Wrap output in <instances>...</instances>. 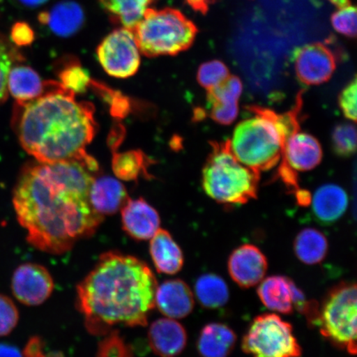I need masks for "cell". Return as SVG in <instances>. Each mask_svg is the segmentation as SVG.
Segmentation results:
<instances>
[{
    "label": "cell",
    "instance_id": "cell-1",
    "mask_svg": "<svg viewBox=\"0 0 357 357\" xmlns=\"http://www.w3.org/2000/svg\"><path fill=\"white\" fill-rule=\"evenodd\" d=\"M93 178L77 160L38 162L24 169L13 202L32 247L59 256L96 234L105 217L89 202Z\"/></svg>",
    "mask_w": 357,
    "mask_h": 357
},
{
    "label": "cell",
    "instance_id": "cell-2",
    "mask_svg": "<svg viewBox=\"0 0 357 357\" xmlns=\"http://www.w3.org/2000/svg\"><path fill=\"white\" fill-rule=\"evenodd\" d=\"M46 83L41 96L16 102L13 126L22 149L38 162L77 160L97 172L99 165L86 153L97 130L93 105L77 101L60 82Z\"/></svg>",
    "mask_w": 357,
    "mask_h": 357
},
{
    "label": "cell",
    "instance_id": "cell-3",
    "mask_svg": "<svg viewBox=\"0 0 357 357\" xmlns=\"http://www.w3.org/2000/svg\"><path fill=\"white\" fill-rule=\"evenodd\" d=\"M158 287L153 271L140 259L118 252L102 254L77 287V306L87 331L105 336L117 325L145 327Z\"/></svg>",
    "mask_w": 357,
    "mask_h": 357
},
{
    "label": "cell",
    "instance_id": "cell-4",
    "mask_svg": "<svg viewBox=\"0 0 357 357\" xmlns=\"http://www.w3.org/2000/svg\"><path fill=\"white\" fill-rule=\"evenodd\" d=\"M250 111L253 115L236 127L229 147L241 163L260 173L280 162L285 140L300 129L298 112L279 114L257 106Z\"/></svg>",
    "mask_w": 357,
    "mask_h": 357
},
{
    "label": "cell",
    "instance_id": "cell-5",
    "mask_svg": "<svg viewBox=\"0 0 357 357\" xmlns=\"http://www.w3.org/2000/svg\"><path fill=\"white\" fill-rule=\"evenodd\" d=\"M259 173L244 166L231 153L229 142L213 144L203 169L205 193L218 203L241 205L257 198Z\"/></svg>",
    "mask_w": 357,
    "mask_h": 357
},
{
    "label": "cell",
    "instance_id": "cell-6",
    "mask_svg": "<svg viewBox=\"0 0 357 357\" xmlns=\"http://www.w3.org/2000/svg\"><path fill=\"white\" fill-rule=\"evenodd\" d=\"M132 31L138 49L147 57L175 56L188 50L198 33L193 22L172 8H147Z\"/></svg>",
    "mask_w": 357,
    "mask_h": 357
},
{
    "label": "cell",
    "instance_id": "cell-7",
    "mask_svg": "<svg viewBox=\"0 0 357 357\" xmlns=\"http://www.w3.org/2000/svg\"><path fill=\"white\" fill-rule=\"evenodd\" d=\"M356 284L342 282L330 290L319 307L321 334L351 355L356 354Z\"/></svg>",
    "mask_w": 357,
    "mask_h": 357
},
{
    "label": "cell",
    "instance_id": "cell-8",
    "mask_svg": "<svg viewBox=\"0 0 357 357\" xmlns=\"http://www.w3.org/2000/svg\"><path fill=\"white\" fill-rule=\"evenodd\" d=\"M243 351L253 357H300L292 325L274 314L257 317L244 335Z\"/></svg>",
    "mask_w": 357,
    "mask_h": 357
},
{
    "label": "cell",
    "instance_id": "cell-9",
    "mask_svg": "<svg viewBox=\"0 0 357 357\" xmlns=\"http://www.w3.org/2000/svg\"><path fill=\"white\" fill-rule=\"evenodd\" d=\"M96 54L105 73L118 79L135 75L141 65L140 51L132 30L113 31L97 47Z\"/></svg>",
    "mask_w": 357,
    "mask_h": 357
},
{
    "label": "cell",
    "instance_id": "cell-10",
    "mask_svg": "<svg viewBox=\"0 0 357 357\" xmlns=\"http://www.w3.org/2000/svg\"><path fill=\"white\" fill-rule=\"evenodd\" d=\"M280 176L288 185L296 186V173L312 171L323 159V150L314 136L298 129L284 142Z\"/></svg>",
    "mask_w": 357,
    "mask_h": 357
},
{
    "label": "cell",
    "instance_id": "cell-11",
    "mask_svg": "<svg viewBox=\"0 0 357 357\" xmlns=\"http://www.w3.org/2000/svg\"><path fill=\"white\" fill-rule=\"evenodd\" d=\"M292 61L298 79L311 86H319L331 79L337 68V57L327 45L315 43L296 48Z\"/></svg>",
    "mask_w": 357,
    "mask_h": 357
},
{
    "label": "cell",
    "instance_id": "cell-12",
    "mask_svg": "<svg viewBox=\"0 0 357 357\" xmlns=\"http://www.w3.org/2000/svg\"><path fill=\"white\" fill-rule=\"evenodd\" d=\"M55 284L46 267L24 263L13 272L11 288L16 300L26 306H38L51 297Z\"/></svg>",
    "mask_w": 357,
    "mask_h": 357
},
{
    "label": "cell",
    "instance_id": "cell-13",
    "mask_svg": "<svg viewBox=\"0 0 357 357\" xmlns=\"http://www.w3.org/2000/svg\"><path fill=\"white\" fill-rule=\"evenodd\" d=\"M229 275L240 287H256L264 279L267 259L256 245L244 244L234 250L227 262Z\"/></svg>",
    "mask_w": 357,
    "mask_h": 357
},
{
    "label": "cell",
    "instance_id": "cell-14",
    "mask_svg": "<svg viewBox=\"0 0 357 357\" xmlns=\"http://www.w3.org/2000/svg\"><path fill=\"white\" fill-rule=\"evenodd\" d=\"M121 215L123 229L132 239L150 240L160 229L158 212L142 198L128 199Z\"/></svg>",
    "mask_w": 357,
    "mask_h": 357
},
{
    "label": "cell",
    "instance_id": "cell-15",
    "mask_svg": "<svg viewBox=\"0 0 357 357\" xmlns=\"http://www.w3.org/2000/svg\"><path fill=\"white\" fill-rule=\"evenodd\" d=\"M195 307L194 294L185 281L168 280L158 285L155 296V309L167 318L184 319Z\"/></svg>",
    "mask_w": 357,
    "mask_h": 357
},
{
    "label": "cell",
    "instance_id": "cell-16",
    "mask_svg": "<svg viewBox=\"0 0 357 357\" xmlns=\"http://www.w3.org/2000/svg\"><path fill=\"white\" fill-rule=\"evenodd\" d=\"M38 21L57 37L67 38L78 33L83 28L86 15L77 1L62 0L51 10L40 13Z\"/></svg>",
    "mask_w": 357,
    "mask_h": 357
},
{
    "label": "cell",
    "instance_id": "cell-17",
    "mask_svg": "<svg viewBox=\"0 0 357 357\" xmlns=\"http://www.w3.org/2000/svg\"><path fill=\"white\" fill-rule=\"evenodd\" d=\"M186 330L176 319L163 318L154 321L149 329L151 351L160 357H176L187 344Z\"/></svg>",
    "mask_w": 357,
    "mask_h": 357
},
{
    "label": "cell",
    "instance_id": "cell-18",
    "mask_svg": "<svg viewBox=\"0 0 357 357\" xmlns=\"http://www.w3.org/2000/svg\"><path fill=\"white\" fill-rule=\"evenodd\" d=\"M243 83L236 77H230L220 86L208 91L211 117L217 123L230 125L238 116V101L243 93Z\"/></svg>",
    "mask_w": 357,
    "mask_h": 357
},
{
    "label": "cell",
    "instance_id": "cell-19",
    "mask_svg": "<svg viewBox=\"0 0 357 357\" xmlns=\"http://www.w3.org/2000/svg\"><path fill=\"white\" fill-rule=\"evenodd\" d=\"M89 198L93 208L102 217L121 211L129 199L122 183L110 176L93 178Z\"/></svg>",
    "mask_w": 357,
    "mask_h": 357
},
{
    "label": "cell",
    "instance_id": "cell-20",
    "mask_svg": "<svg viewBox=\"0 0 357 357\" xmlns=\"http://www.w3.org/2000/svg\"><path fill=\"white\" fill-rule=\"evenodd\" d=\"M348 202L346 190L336 184L321 185L310 199L312 213L317 220L325 225L340 220L347 211Z\"/></svg>",
    "mask_w": 357,
    "mask_h": 357
},
{
    "label": "cell",
    "instance_id": "cell-21",
    "mask_svg": "<svg viewBox=\"0 0 357 357\" xmlns=\"http://www.w3.org/2000/svg\"><path fill=\"white\" fill-rule=\"evenodd\" d=\"M149 252L154 266L160 273L176 275L184 266V255L167 230L160 229L150 240Z\"/></svg>",
    "mask_w": 357,
    "mask_h": 357
},
{
    "label": "cell",
    "instance_id": "cell-22",
    "mask_svg": "<svg viewBox=\"0 0 357 357\" xmlns=\"http://www.w3.org/2000/svg\"><path fill=\"white\" fill-rule=\"evenodd\" d=\"M296 284L285 276L273 275L263 279L257 289L259 298L268 310L283 314H292Z\"/></svg>",
    "mask_w": 357,
    "mask_h": 357
},
{
    "label": "cell",
    "instance_id": "cell-23",
    "mask_svg": "<svg viewBox=\"0 0 357 357\" xmlns=\"http://www.w3.org/2000/svg\"><path fill=\"white\" fill-rule=\"evenodd\" d=\"M7 86L17 102H25L41 96L46 91L47 83L30 66L19 65L10 69Z\"/></svg>",
    "mask_w": 357,
    "mask_h": 357
},
{
    "label": "cell",
    "instance_id": "cell-24",
    "mask_svg": "<svg viewBox=\"0 0 357 357\" xmlns=\"http://www.w3.org/2000/svg\"><path fill=\"white\" fill-rule=\"evenodd\" d=\"M235 333L227 325L209 324L201 330L198 351L203 357H227L236 345Z\"/></svg>",
    "mask_w": 357,
    "mask_h": 357
},
{
    "label": "cell",
    "instance_id": "cell-25",
    "mask_svg": "<svg viewBox=\"0 0 357 357\" xmlns=\"http://www.w3.org/2000/svg\"><path fill=\"white\" fill-rule=\"evenodd\" d=\"M294 251L298 260L305 264H319L327 256L328 239L322 231L307 227L297 235L294 243Z\"/></svg>",
    "mask_w": 357,
    "mask_h": 357
},
{
    "label": "cell",
    "instance_id": "cell-26",
    "mask_svg": "<svg viewBox=\"0 0 357 357\" xmlns=\"http://www.w3.org/2000/svg\"><path fill=\"white\" fill-rule=\"evenodd\" d=\"M155 0H100L112 20L132 30Z\"/></svg>",
    "mask_w": 357,
    "mask_h": 357
},
{
    "label": "cell",
    "instance_id": "cell-27",
    "mask_svg": "<svg viewBox=\"0 0 357 357\" xmlns=\"http://www.w3.org/2000/svg\"><path fill=\"white\" fill-rule=\"evenodd\" d=\"M195 291L201 305L207 309H218L229 300V287L225 280L215 274H204L196 281Z\"/></svg>",
    "mask_w": 357,
    "mask_h": 357
},
{
    "label": "cell",
    "instance_id": "cell-28",
    "mask_svg": "<svg viewBox=\"0 0 357 357\" xmlns=\"http://www.w3.org/2000/svg\"><path fill=\"white\" fill-rule=\"evenodd\" d=\"M150 160L140 150L114 153L112 167L114 175L120 180L137 181L142 173L147 172Z\"/></svg>",
    "mask_w": 357,
    "mask_h": 357
},
{
    "label": "cell",
    "instance_id": "cell-29",
    "mask_svg": "<svg viewBox=\"0 0 357 357\" xmlns=\"http://www.w3.org/2000/svg\"><path fill=\"white\" fill-rule=\"evenodd\" d=\"M60 83L75 93H83L91 87V79L88 71L77 61L65 64L59 73Z\"/></svg>",
    "mask_w": 357,
    "mask_h": 357
},
{
    "label": "cell",
    "instance_id": "cell-30",
    "mask_svg": "<svg viewBox=\"0 0 357 357\" xmlns=\"http://www.w3.org/2000/svg\"><path fill=\"white\" fill-rule=\"evenodd\" d=\"M333 149L338 155L348 158L356 149V129L354 124L342 123L337 125L332 132Z\"/></svg>",
    "mask_w": 357,
    "mask_h": 357
},
{
    "label": "cell",
    "instance_id": "cell-31",
    "mask_svg": "<svg viewBox=\"0 0 357 357\" xmlns=\"http://www.w3.org/2000/svg\"><path fill=\"white\" fill-rule=\"evenodd\" d=\"M229 77V68L220 60L204 62L199 66L197 73L199 84L208 91L220 86Z\"/></svg>",
    "mask_w": 357,
    "mask_h": 357
},
{
    "label": "cell",
    "instance_id": "cell-32",
    "mask_svg": "<svg viewBox=\"0 0 357 357\" xmlns=\"http://www.w3.org/2000/svg\"><path fill=\"white\" fill-rule=\"evenodd\" d=\"M20 60H22L20 52L0 36V104L7 100L8 73L13 64Z\"/></svg>",
    "mask_w": 357,
    "mask_h": 357
},
{
    "label": "cell",
    "instance_id": "cell-33",
    "mask_svg": "<svg viewBox=\"0 0 357 357\" xmlns=\"http://www.w3.org/2000/svg\"><path fill=\"white\" fill-rule=\"evenodd\" d=\"M105 336L98 347L97 357H133L131 346L118 331L112 330Z\"/></svg>",
    "mask_w": 357,
    "mask_h": 357
},
{
    "label": "cell",
    "instance_id": "cell-34",
    "mask_svg": "<svg viewBox=\"0 0 357 357\" xmlns=\"http://www.w3.org/2000/svg\"><path fill=\"white\" fill-rule=\"evenodd\" d=\"M20 321V312L10 297L0 294V337L10 334Z\"/></svg>",
    "mask_w": 357,
    "mask_h": 357
},
{
    "label": "cell",
    "instance_id": "cell-35",
    "mask_svg": "<svg viewBox=\"0 0 357 357\" xmlns=\"http://www.w3.org/2000/svg\"><path fill=\"white\" fill-rule=\"evenodd\" d=\"M333 29L338 33L347 38H354L356 36V8L348 6L335 12L331 17Z\"/></svg>",
    "mask_w": 357,
    "mask_h": 357
},
{
    "label": "cell",
    "instance_id": "cell-36",
    "mask_svg": "<svg viewBox=\"0 0 357 357\" xmlns=\"http://www.w3.org/2000/svg\"><path fill=\"white\" fill-rule=\"evenodd\" d=\"M91 86H95L98 91L101 93L104 98L111 105V114L114 117L123 119L126 117L130 109L128 100L119 92H114L112 89L102 86L100 82L91 80Z\"/></svg>",
    "mask_w": 357,
    "mask_h": 357
},
{
    "label": "cell",
    "instance_id": "cell-37",
    "mask_svg": "<svg viewBox=\"0 0 357 357\" xmlns=\"http://www.w3.org/2000/svg\"><path fill=\"white\" fill-rule=\"evenodd\" d=\"M356 79H352L339 96L338 104L343 114L347 119L355 122L356 120Z\"/></svg>",
    "mask_w": 357,
    "mask_h": 357
},
{
    "label": "cell",
    "instance_id": "cell-38",
    "mask_svg": "<svg viewBox=\"0 0 357 357\" xmlns=\"http://www.w3.org/2000/svg\"><path fill=\"white\" fill-rule=\"evenodd\" d=\"M10 38L16 47H29L34 42L35 33L26 22H17L10 31Z\"/></svg>",
    "mask_w": 357,
    "mask_h": 357
},
{
    "label": "cell",
    "instance_id": "cell-39",
    "mask_svg": "<svg viewBox=\"0 0 357 357\" xmlns=\"http://www.w3.org/2000/svg\"><path fill=\"white\" fill-rule=\"evenodd\" d=\"M22 354L24 357H45L41 339L38 337L31 338Z\"/></svg>",
    "mask_w": 357,
    "mask_h": 357
},
{
    "label": "cell",
    "instance_id": "cell-40",
    "mask_svg": "<svg viewBox=\"0 0 357 357\" xmlns=\"http://www.w3.org/2000/svg\"><path fill=\"white\" fill-rule=\"evenodd\" d=\"M187 4L195 12L202 13L205 15L208 12L209 6L212 3V0H185Z\"/></svg>",
    "mask_w": 357,
    "mask_h": 357
},
{
    "label": "cell",
    "instance_id": "cell-41",
    "mask_svg": "<svg viewBox=\"0 0 357 357\" xmlns=\"http://www.w3.org/2000/svg\"><path fill=\"white\" fill-rule=\"evenodd\" d=\"M15 6L24 8H37L46 4L49 0H12Z\"/></svg>",
    "mask_w": 357,
    "mask_h": 357
},
{
    "label": "cell",
    "instance_id": "cell-42",
    "mask_svg": "<svg viewBox=\"0 0 357 357\" xmlns=\"http://www.w3.org/2000/svg\"><path fill=\"white\" fill-rule=\"evenodd\" d=\"M0 357H24L22 351L15 346L0 344Z\"/></svg>",
    "mask_w": 357,
    "mask_h": 357
},
{
    "label": "cell",
    "instance_id": "cell-43",
    "mask_svg": "<svg viewBox=\"0 0 357 357\" xmlns=\"http://www.w3.org/2000/svg\"><path fill=\"white\" fill-rule=\"evenodd\" d=\"M328 1L331 2L338 10L351 6V0H328Z\"/></svg>",
    "mask_w": 357,
    "mask_h": 357
},
{
    "label": "cell",
    "instance_id": "cell-44",
    "mask_svg": "<svg viewBox=\"0 0 357 357\" xmlns=\"http://www.w3.org/2000/svg\"><path fill=\"white\" fill-rule=\"evenodd\" d=\"M45 357H64V356L62 355L61 352L55 351L52 352V354H49L47 356H45Z\"/></svg>",
    "mask_w": 357,
    "mask_h": 357
}]
</instances>
